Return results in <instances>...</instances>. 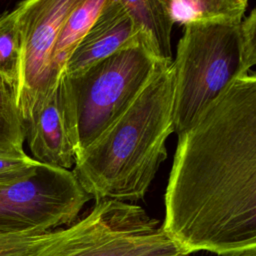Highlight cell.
<instances>
[{
    "label": "cell",
    "instance_id": "6da1fadb",
    "mask_svg": "<svg viewBox=\"0 0 256 256\" xmlns=\"http://www.w3.org/2000/svg\"><path fill=\"white\" fill-rule=\"evenodd\" d=\"M161 229L191 255L256 248V75L231 82L178 133Z\"/></svg>",
    "mask_w": 256,
    "mask_h": 256
},
{
    "label": "cell",
    "instance_id": "7a4b0ae2",
    "mask_svg": "<svg viewBox=\"0 0 256 256\" xmlns=\"http://www.w3.org/2000/svg\"><path fill=\"white\" fill-rule=\"evenodd\" d=\"M174 133L173 71L160 63L127 107L75 158L72 172L96 201L143 199Z\"/></svg>",
    "mask_w": 256,
    "mask_h": 256
},
{
    "label": "cell",
    "instance_id": "3957f363",
    "mask_svg": "<svg viewBox=\"0 0 256 256\" xmlns=\"http://www.w3.org/2000/svg\"><path fill=\"white\" fill-rule=\"evenodd\" d=\"M256 64V9L241 20L189 23L178 41L173 71V124L185 130L231 82Z\"/></svg>",
    "mask_w": 256,
    "mask_h": 256
},
{
    "label": "cell",
    "instance_id": "277c9868",
    "mask_svg": "<svg viewBox=\"0 0 256 256\" xmlns=\"http://www.w3.org/2000/svg\"><path fill=\"white\" fill-rule=\"evenodd\" d=\"M163 62L141 35L82 72L63 74L76 155L127 107Z\"/></svg>",
    "mask_w": 256,
    "mask_h": 256
},
{
    "label": "cell",
    "instance_id": "5b68a950",
    "mask_svg": "<svg viewBox=\"0 0 256 256\" xmlns=\"http://www.w3.org/2000/svg\"><path fill=\"white\" fill-rule=\"evenodd\" d=\"M138 205L96 201L80 220L51 232L34 256H190Z\"/></svg>",
    "mask_w": 256,
    "mask_h": 256
},
{
    "label": "cell",
    "instance_id": "8992f818",
    "mask_svg": "<svg viewBox=\"0 0 256 256\" xmlns=\"http://www.w3.org/2000/svg\"><path fill=\"white\" fill-rule=\"evenodd\" d=\"M91 199L72 170L39 163L29 176L0 185V235L69 226Z\"/></svg>",
    "mask_w": 256,
    "mask_h": 256
},
{
    "label": "cell",
    "instance_id": "52a82bcc",
    "mask_svg": "<svg viewBox=\"0 0 256 256\" xmlns=\"http://www.w3.org/2000/svg\"><path fill=\"white\" fill-rule=\"evenodd\" d=\"M78 1L25 0L18 3L21 65L17 102L22 120L34 103L60 78L52 73V51L62 23Z\"/></svg>",
    "mask_w": 256,
    "mask_h": 256
},
{
    "label": "cell",
    "instance_id": "ba28073f",
    "mask_svg": "<svg viewBox=\"0 0 256 256\" xmlns=\"http://www.w3.org/2000/svg\"><path fill=\"white\" fill-rule=\"evenodd\" d=\"M63 74L34 103L23 124L33 159L70 170L75 164L76 148Z\"/></svg>",
    "mask_w": 256,
    "mask_h": 256
},
{
    "label": "cell",
    "instance_id": "9c48e42d",
    "mask_svg": "<svg viewBox=\"0 0 256 256\" xmlns=\"http://www.w3.org/2000/svg\"><path fill=\"white\" fill-rule=\"evenodd\" d=\"M142 35L122 0H106L96 20L80 41L66 66L65 75H76L110 56Z\"/></svg>",
    "mask_w": 256,
    "mask_h": 256
},
{
    "label": "cell",
    "instance_id": "30bf717a",
    "mask_svg": "<svg viewBox=\"0 0 256 256\" xmlns=\"http://www.w3.org/2000/svg\"><path fill=\"white\" fill-rule=\"evenodd\" d=\"M137 23L152 52L161 61L172 63L173 21L164 0H122Z\"/></svg>",
    "mask_w": 256,
    "mask_h": 256
},
{
    "label": "cell",
    "instance_id": "8fae6325",
    "mask_svg": "<svg viewBox=\"0 0 256 256\" xmlns=\"http://www.w3.org/2000/svg\"><path fill=\"white\" fill-rule=\"evenodd\" d=\"M106 0H79L62 23L57 34L51 57V69L54 76L59 77L65 66L88 32Z\"/></svg>",
    "mask_w": 256,
    "mask_h": 256
},
{
    "label": "cell",
    "instance_id": "7c38bea8",
    "mask_svg": "<svg viewBox=\"0 0 256 256\" xmlns=\"http://www.w3.org/2000/svg\"><path fill=\"white\" fill-rule=\"evenodd\" d=\"M173 23L187 25L214 20H241L247 0H164Z\"/></svg>",
    "mask_w": 256,
    "mask_h": 256
},
{
    "label": "cell",
    "instance_id": "4fadbf2b",
    "mask_svg": "<svg viewBox=\"0 0 256 256\" xmlns=\"http://www.w3.org/2000/svg\"><path fill=\"white\" fill-rule=\"evenodd\" d=\"M25 129L17 102V87L0 76V157L24 158Z\"/></svg>",
    "mask_w": 256,
    "mask_h": 256
},
{
    "label": "cell",
    "instance_id": "5bb4252c",
    "mask_svg": "<svg viewBox=\"0 0 256 256\" xmlns=\"http://www.w3.org/2000/svg\"><path fill=\"white\" fill-rule=\"evenodd\" d=\"M21 65V27L18 5L0 14V76L18 87Z\"/></svg>",
    "mask_w": 256,
    "mask_h": 256
},
{
    "label": "cell",
    "instance_id": "9a60e30c",
    "mask_svg": "<svg viewBox=\"0 0 256 256\" xmlns=\"http://www.w3.org/2000/svg\"><path fill=\"white\" fill-rule=\"evenodd\" d=\"M51 232L0 235V256H34L48 241Z\"/></svg>",
    "mask_w": 256,
    "mask_h": 256
},
{
    "label": "cell",
    "instance_id": "2e32d148",
    "mask_svg": "<svg viewBox=\"0 0 256 256\" xmlns=\"http://www.w3.org/2000/svg\"><path fill=\"white\" fill-rule=\"evenodd\" d=\"M39 163L29 156L24 158L0 157V185L10 184L29 176Z\"/></svg>",
    "mask_w": 256,
    "mask_h": 256
},
{
    "label": "cell",
    "instance_id": "e0dca14e",
    "mask_svg": "<svg viewBox=\"0 0 256 256\" xmlns=\"http://www.w3.org/2000/svg\"><path fill=\"white\" fill-rule=\"evenodd\" d=\"M224 256H256V248L237 252V253H232V254H227Z\"/></svg>",
    "mask_w": 256,
    "mask_h": 256
}]
</instances>
